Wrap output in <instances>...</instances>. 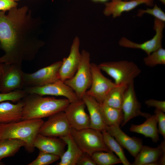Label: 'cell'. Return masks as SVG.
Wrapping results in <instances>:
<instances>
[{
  "label": "cell",
  "mask_w": 165,
  "mask_h": 165,
  "mask_svg": "<svg viewBox=\"0 0 165 165\" xmlns=\"http://www.w3.org/2000/svg\"><path fill=\"white\" fill-rule=\"evenodd\" d=\"M3 71L2 64L0 63V77L2 76L3 74Z\"/></svg>",
  "instance_id": "8d00e7d4"
},
{
  "label": "cell",
  "mask_w": 165,
  "mask_h": 165,
  "mask_svg": "<svg viewBox=\"0 0 165 165\" xmlns=\"http://www.w3.org/2000/svg\"><path fill=\"white\" fill-rule=\"evenodd\" d=\"M85 104L82 99L70 102L64 110L72 128L81 130L90 127L89 115L85 111Z\"/></svg>",
  "instance_id": "5bb4252c"
},
{
  "label": "cell",
  "mask_w": 165,
  "mask_h": 165,
  "mask_svg": "<svg viewBox=\"0 0 165 165\" xmlns=\"http://www.w3.org/2000/svg\"><path fill=\"white\" fill-rule=\"evenodd\" d=\"M82 99L85 103L89 113L90 127L102 131L106 130L108 128L103 120L101 108V104L93 97L85 93Z\"/></svg>",
  "instance_id": "ffe728a7"
},
{
  "label": "cell",
  "mask_w": 165,
  "mask_h": 165,
  "mask_svg": "<svg viewBox=\"0 0 165 165\" xmlns=\"http://www.w3.org/2000/svg\"><path fill=\"white\" fill-rule=\"evenodd\" d=\"M3 73L0 77V92L7 93L24 87V72L21 64L2 63Z\"/></svg>",
  "instance_id": "52a82bcc"
},
{
  "label": "cell",
  "mask_w": 165,
  "mask_h": 165,
  "mask_svg": "<svg viewBox=\"0 0 165 165\" xmlns=\"http://www.w3.org/2000/svg\"><path fill=\"white\" fill-rule=\"evenodd\" d=\"M23 89L27 94H36L42 96L48 95L63 96L68 99L70 102L79 99L72 89L60 79L43 86L26 87Z\"/></svg>",
  "instance_id": "8fae6325"
},
{
  "label": "cell",
  "mask_w": 165,
  "mask_h": 165,
  "mask_svg": "<svg viewBox=\"0 0 165 165\" xmlns=\"http://www.w3.org/2000/svg\"><path fill=\"white\" fill-rule=\"evenodd\" d=\"M104 143L111 151L114 152L124 165H130L131 164L126 158L123 148L107 130L101 131Z\"/></svg>",
  "instance_id": "4316f807"
},
{
  "label": "cell",
  "mask_w": 165,
  "mask_h": 165,
  "mask_svg": "<svg viewBox=\"0 0 165 165\" xmlns=\"http://www.w3.org/2000/svg\"><path fill=\"white\" fill-rule=\"evenodd\" d=\"M106 130L134 158L143 146L141 139L128 136L121 130L119 126H108Z\"/></svg>",
  "instance_id": "e0dca14e"
},
{
  "label": "cell",
  "mask_w": 165,
  "mask_h": 165,
  "mask_svg": "<svg viewBox=\"0 0 165 165\" xmlns=\"http://www.w3.org/2000/svg\"><path fill=\"white\" fill-rule=\"evenodd\" d=\"M126 0L134 1V0Z\"/></svg>",
  "instance_id": "b9f144b4"
},
{
  "label": "cell",
  "mask_w": 165,
  "mask_h": 165,
  "mask_svg": "<svg viewBox=\"0 0 165 165\" xmlns=\"http://www.w3.org/2000/svg\"><path fill=\"white\" fill-rule=\"evenodd\" d=\"M157 125V119L154 114L146 118V120L141 124H131L130 131L150 138L154 142H157L159 140Z\"/></svg>",
  "instance_id": "603a6c76"
},
{
  "label": "cell",
  "mask_w": 165,
  "mask_h": 165,
  "mask_svg": "<svg viewBox=\"0 0 165 165\" xmlns=\"http://www.w3.org/2000/svg\"><path fill=\"white\" fill-rule=\"evenodd\" d=\"M61 63L62 61H59L32 73L24 72V87L42 86L60 79L59 72Z\"/></svg>",
  "instance_id": "9c48e42d"
},
{
  "label": "cell",
  "mask_w": 165,
  "mask_h": 165,
  "mask_svg": "<svg viewBox=\"0 0 165 165\" xmlns=\"http://www.w3.org/2000/svg\"><path fill=\"white\" fill-rule=\"evenodd\" d=\"M145 65L152 67L159 64H165V50L161 47L143 59Z\"/></svg>",
  "instance_id": "f1b7e54d"
},
{
  "label": "cell",
  "mask_w": 165,
  "mask_h": 165,
  "mask_svg": "<svg viewBox=\"0 0 165 165\" xmlns=\"http://www.w3.org/2000/svg\"><path fill=\"white\" fill-rule=\"evenodd\" d=\"M90 68L91 84L86 93L101 104L109 92L117 85L103 75L98 65L91 63Z\"/></svg>",
  "instance_id": "ba28073f"
},
{
  "label": "cell",
  "mask_w": 165,
  "mask_h": 165,
  "mask_svg": "<svg viewBox=\"0 0 165 165\" xmlns=\"http://www.w3.org/2000/svg\"><path fill=\"white\" fill-rule=\"evenodd\" d=\"M44 122L42 119H34L0 124V140L10 138L21 140L25 143L26 150L33 152L35 148L34 140Z\"/></svg>",
  "instance_id": "3957f363"
},
{
  "label": "cell",
  "mask_w": 165,
  "mask_h": 165,
  "mask_svg": "<svg viewBox=\"0 0 165 165\" xmlns=\"http://www.w3.org/2000/svg\"><path fill=\"white\" fill-rule=\"evenodd\" d=\"M80 40L76 37L73 40L70 53L62 61L59 72V79L64 82L72 77L76 72L81 59L79 51Z\"/></svg>",
  "instance_id": "9a60e30c"
},
{
  "label": "cell",
  "mask_w": 165,
  "mask_h": 165,
  "mask_svg": "<svg viewBox=\"0 0 165 165\" xmlns=\"http://www.w3.org/2000/svg\"><path fill=\"white\" fill-rule=\"evenodd\" d=\"M25 145L24 142L19 139L0 140V163L4 158L14 156L21 147H25Z\"/></svg>",
  "instance_id": "cb8c5ba5"
},
{
  "label": "cell",
  "mask_w": 165,
  "mask_h": 165,
  "mask_svg": "<svg viewBox=\"0 0 165 165\" xmlns=\"http://www.w3.org/2000/svg\"><path fill=\"white\" fill-rule=\"evenodd\" d=\"M165 27L164 22L155 18L153 28L156 31V34L151 39L141 43H138L123 37L119 40V45L123 47L141 50L144 51L147 55H149L162 47L163 31Z\"/></svg>",
  "instance_id": "7c38bea8"
},
{
  "label": "cell",
  "mask_w": 165,
  "mask_h": 165,
  "mask_svg": "<svg viewBox=\"0 0 165 165\" xmlns=\"http://www.w3.org/2000/svg\"><path fill=\"white\" fill-rule=\"evenodd\" d=\"M23 103L22 100L16 104L8 101L0 103V124L22 120Z\"/></svg>",
  "instance_id": "44dd1931"
},
{
  "label": "cell",
  "mask_w": 165,
  "mask_h": 165,
  "mask_svg": "<svg viewBox=\"0 0 165 165\" xmlns=\"http://www.w3.org/2000/svg\"><path fill=\"white\" fill-rule=\"evenodd\" d=\"M27 95V94L23 89L17 90L7 93L0 92V103L7 101L17 102Z\"/></svg>",
  "instance_id": "4dcf8cb0"
},
{
  "label": "cell",
  "mask_w": 165,
  "mask_h": 165,
  "mask_svg": "<svg viewBox=\"0 0 165 165\" xmlns=\"http://www.w3.org/2000/svg\"><path fill=\"white\" fill-rule=\"evenodd\" d=\"M141 104L138 101L136 95L134 82L129 84L125 91L122 109L123 114V119L121 124L124 126L131 119L137 116L147 118L151 115L142 112Z\"/></svg>",
  "instance_id": "4fadbf2b"
},
{
  "label": "cell",
  "mask_w": 165,
  "mask_h": 165,
  "mask_svg": "<svg viewBox=\"0 0 165 165\" xmlns=\"http://www.w3.org/2000/svg\"><path fill=\"white\" fill-rule=\"evenodd\" d=\"M101 108L103 120L107 126H120L121 125L123 119V114L122 109L102 104H101Z\"/></svg>",
  "instance_id": "d4e9b609"
},
{
  "label": "cell",
  "mask_w": 165,
  "mask_h": 165,
  "mask_svg": "<svg viewBox=\"0 0 165 165\" xmlns=\"http://www.w3.org/2000/svg\"><path fill=\"white\" fill-rule=\"evenodd\" d=\"M77 165H96L92 156L85 152H83L76 164Z\"/></svg>",
  "instance_id": "836d02e7"
},
{
  "label": "cell",
  "mask_w": 165,
  "mask_h": 165,
  "mask_svg": "<svg viewBox=\"0 0 165 165\" xmlns=\"http://www.w3.org/2000/svg\"><path fill=\"white\" fill-rule=\"evenodd\" d=\"M165 139L156 148L147 146L142 147L135 158L132 165H164Z\"/></svg>",
  "instance_id": "2e32d148"
},
{
  "label": "cell",
  "mask_w": 165,
  "mask_h": 165,
  "mask_svg": "<svg viewBox=\"0 0 165 165\" xmlns=\"http://www.w3.org/2000/svg\"><path fill=\"white\" fill-rule=\"evenodd\" d=\"M18 4L13 0H0V11L6 12L17 7Z\"/></svg>",
  "instance_id": "d590c367"
},
{
  "label": "cell",
  "mask_w": 165,
  "mask_h": 165,
  "mask_svg": "<svg viewBox=\"0 0 165 165\" xmlns=\"http://www.w3.org/2000/svg\"><path fill=\"white\" fill-rule=\"evenodd\" d=\"M92 0L95 2H99V0Z\"/></svg>",
  "instance_id": "ab89813d"
},
{
  "label": "cell",
  "mask_w": 165,
  "mask_h": 165,
  "mask_svg": "<svg viewBox=\"0 0 165 165\" xmlns=\"http://www.w3.org/2000/svg\"><path fill=\"white\" fill-rule=\"evenodd\" d=\"M158 125V133L165 139V114L164 112L156 108L154 111Z\"/></svg>",
  "instance_id": "d6a6232c"
},
{
  "label": "cell",
  "mask_w": 165,
  "mask_h": 165,
  "mask_svg": "<svg viewBox=\"0 0 165 165\" xmlns=\"http://www.w3.org/2000/svg\"><path fill=\"white\" fill-rule=\"evenodd\" d=\"M98 66L101 70L114 79V82L117 86H127L134 82V79L141 72L135 63L126 60L104 62Z\"/></svg>",
  "instance_id": "277c9868"
},
{
  "label": "cell",
  "mask_w": 165,
  "mask_h": 165,
  "mask_svg": "<svg viewBox=\"0 0 165 165\" xmlns=\"http://www.w3.org/2000/svg\"><path fill=\"white\" fill-rule=\"evenodd\" d=\"M13 0V1H19V0Z\"/></svg>",
  "instance_id": "60d3db41"
},
{
  "label": "cell",
  "mask_w": 165,
  "mask_h": 165,
  "mask_svg": "<svg viewBox=\"0 0 165 165\" xmlns=\"http://www.w3.org/2000/svg\"><path fill=\"white\" fill-rule=\"evenodd\" d=\"M35 148L39 151L61 156L65 151L66 144L57 137L48 136L38 134L33 143Z\"/></svg>",
  "instance_id": "d6986e66"
},
{
  "label": "cell",
  "mask_w": 165,
  "mask_h": 165,
  "mask_svg": "<svg viewBox=\"0 0 165 165\" xmlns=\"http://www.w3.org/2000/svg\"><path fill=\"white\" fill-rule=\"evenodd\" d=\"M92 156L96 165H113L122 163L118 157L111 151L96 152Z\"/></svg>",
  "instance_id": "83f0119b"
},
{
  "label": "cell",
  "mask_w": 165,
  "mask_h": 165,
  "mask_svg": "<svg viewBox=\"0 0 165 165\" xmlns=\"http://www.w3.org/2000/svg\"><path fill=\"white\" fill-rule=\"evenodd\" d=\"M81 59L74 75L65 81L64 83L74 91L79 99H81L89 89L92 82L90 55L85 50L81 52Z\"/></svg>",
  "instance_id": "8992f818"
},
{
  "label": "cell",
  "mask_w": 165,
  "mask_h": 165,
  "mask_svg": "<svg viewBox=\"0 0 165 165\" xmlns=\"http://www.w3.org/2000/svg\"><path fill=\"white\" fill-rule=\"evenodd\" d=\"M58 156L40 151L37 157L28 165H48L59 160Z\"/></svg>",
  "instance_id": "f546056e"
},
{
  "label": "cell",
  "mask_w": 165,
  "mask_h": 165,
  "mask_svg": "<svg viewBox=\"0 0 165 165\" xmlns=\"http://www.w3.org/2000/svg\"><path fill=\"white\" fill-rule=\"evenodd\" d=\"M67 146V149L60 157L57 165H76L83 152L75 141L71 134L59 138Z\"/></svg>",
  "instance_id": "7402d4cb"
},
{
  "label": "cell",
  "mask_w": 165,
  "mask_h": 165,
  "mask_svg": "<svg viewBox=\"0 0 165 165\" xmlns=\"http://www.w3.org/2000/svg\"><path fill=\"white\" fill-rule=\"evenodd\" d=\"M145 13L150 14L155 17L156 18L164 22L165 21V13L156 4L155 5L152 9L147 8L146 10L139 9L137 16H141Z\"/></svg>",
  "instance_id": "1f68e13d"
},
{
  "label": "cell",
  "mask_w": 165,
  "mask_h": 165,
  "mask_svg": "<svg viewBox=\"0 0 165 165\" xmlns=\"http://www.w3.org/2000/svg\"><path fill=\"white\" fill-rule=\"evenodd\" d=\"M127 86L117 85L113 88L108 94L101 104L122 109L124 94Z\"/></svg>",
  "instance_id": "484cf974"
},
{
  "label": "cell",
  "mask_w": 165,
  "mask_h": 165,
  "mask_svg": "<svg viewBox=\"0 0 165 165\" xmlns=\"http://www.w3.org/2000/svg\"><path fill=\"white\" fill-rule=\"evenodd\" d=\"M108 0H99V2H105L108 1Z\"/></svg>",
  "instance_id": "74e56055"
},
{
  "label": "cell",
  "mask_w": 165,
  "mask_h": 165,
  "mask_svg": "<svg viewBox=\"0 0 165 165\" xmlns=\"http://www.w3.org/2000/svg\"><path fill=\"white\" fill-rule=\"evenodd\" d=\"M23 103L22 120L42 119L64 111L70 103L66 98L57 99L28 94L22 99Z\"/></svg>",
  "instance_id": "7a4b0ae2"
},
{
  "label": "cell",
  "mask_w": 165,
  "mask_h": 165,
  "mask_svg": "<svg viewBox=\"0 0 165 165\" xmlns=\"http://www.w3.org/2000/svg\"><path fill=\"white\" fill-rule=\"evenodd\" d=\"M5 12L0 11V48L5 52L0 63L21 64L33 60L44 44L38 19L26 6Z\"/></svg>",
  "instance_id": "6da1fadb"
},
{
  "label": "cell",
  "mask_w": 165,
  "mask_h": 165,
  "mask_svg": "<svg viewBox=\"0 0 165 165\" xmlns=\"http://www.w3.org/2000/svg\"><path fill=\"white\" fill-rule=\"evenodd\" d=\"M143 4L152 6L153 5V0H136L129 1L112 0L110 2L105 3V7L103 13L106 16L112 15L113 18H116L120 16L123 12L129 11Z\"/></svg>",
  "instance_id": "ac0fdd59"
},
{
  "label": "cell",
  "mask_w": 165,
  "mask_h": 165,
  "mask_svg": "<svg viewBox=\"0 0 165 165\" xmlns=\"http://www.w3.org/2000/svg\"><path fill=\"white\" fill-rule=\"evenodd\" d=\"M70 134L82 151L91 156L96 152L111 151L105 145L99 130L90 127L81 130L72 128Z\"/></svg>",
  "instance_id": "5b68a950"
},
{
  "label": "cell",
  "mask_w": 165,
  "mask_h": 165,
  "mask_svg": "<svg viewBox=\"0 0 165 165\" xmlns=\"http://www.w3.org/2000/svg\"><path fill=\"white\" fill-rule=\"evenodd\" d=\"M72 129L64 112L63 111L48 117L40 127L38 134L59 138L70 134Z\"/></svg>",
  "instance_id": "30bf717a"
},
{
  "label": "cell",
  "mask_w": 165,
  "mask_h": 165,
  "mask_svg": "<svg viewBox=\"0 0 165 165\" xmlns=\"http://www.w3.org/2000/svg\"><path fill=\"white\" fill-rule=\"evenodd\" d=\"M145 104L148 107H155L156 108L160 110L165 112V101H160L153 99L147 100Z\"/></svg>",
  "instance_id": "e575fe53"
},
{
  "label": "cell",
  "mask_w": 165,
  "mask_h": 165,
  "mask_svg": "<svg viewBox=\"0 0 165 165\" xmlns=\"http://www.w3.org/2000/svg\"><path fill=\"white\" fill-rule=\"evenodd\" d=\"M160 0L163 4H165V0Z\"/></svg>",
  "instance_id": "f35d334b"
}]
</instances>
